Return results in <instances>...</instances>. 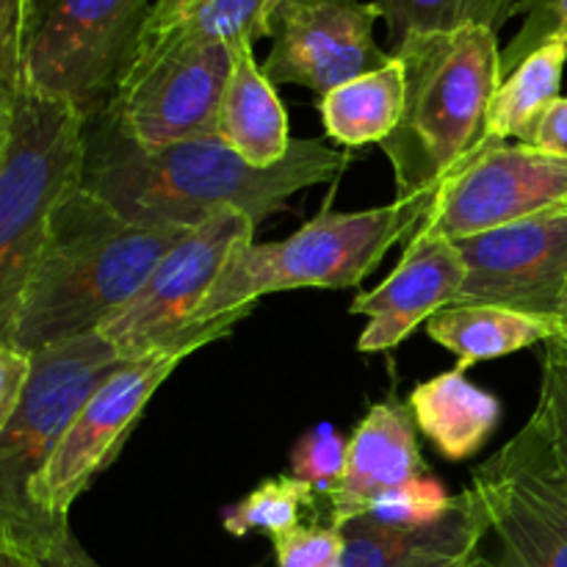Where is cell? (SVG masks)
<instances>
[{
	"instance_id": "d590c367",
	"label": "cell",
	"mask_w": 567,
	"mask_h": 567,
	"mask_svg": "<svg viewBox=\"0 0 567 567\" xmlns=\"http://www.w3.org/2000/svg\"><path fill=\"white\" fill-rule=\"evenodd\" d=\"M50 3H53V0H28V37H25V42L31 39V33L37 31V25L42 22L44 11L50 9ZM22 50H25V48H22Z\"/></svg>"
},
{
	"instance_id": "7a4b0ae2",
	"label": "cell",
	"mask_w": 567,
	"mask_h": 567,
	"mask_svg": "<svg viewBox=\"0 0 567 567\" xmlns=\"http://www.w3.org/2000/svg\"><path fill=\"white\" fill-rule=\"evenodd\" d=\"M192 227L138 225L75 186L53 210L22 291L11 343L33 354L86 336L144 286Z\"/></svg>"
},
{
	"instance_id": "6da1fadb",
	"label": "cell",
	"mask_w": 567,
	"mask_h": 567,
	"mask_svg": "<svg viewBox=\"0 0 567 567\" xmlns=\"http://www.w3.org/2000/svg\"><path fill=\"white\" fill-rule=\"evenodd\" d=\"M347 164L349 155L327 138H293L275 166L247 164L221 136L147 150L103 109L83 125L81 186L138 225L197 227L219 208L241 210L258 225Z\"/></svg>"
},
{
	"instance_id": "8992f818",
	"label": "cell",
	"mask_w": 567,
	"mask_h": 567,
	"mask_svg": "<svg viewBox=\"0 0 567 567\" xmlns=\"http://www.w3.org/2000/svg\"><path fill=\"white\" fill-rule=\"evenodd\" d=\"M83 125L86 116L64 100L14 86L11 133L0 158V338L9 343L53 210L81 186Z\"/></svg>"
},
{
	"instance_id": "d4e9b609",
	"label": "cell",
	"mask_w": 567,
	"mask_h": 567,
	"mask_svg": "<svg viewBox=\"0 0 567 567\" xmlns=\"http://www.w3.org/2000/svg\"><path fill=\"white\" fill-rule=\"evenodd\" d=\"M454 496H449L446 485L426 471L415 480L404 482L396 491L377 498L360 518L382 529L415 532L435 526L452 513Z\"/></svg>"
},
{
	"instance_id": "f546056e",
	"label": "cell",
	"mask_w": 567,
	"mask_h": 567,
	"mask_svg": "<svg viewBox=\"0 0 567 567\" xmlns=\"http://www.w3.org/2000/svg\"><path fill=\"white\" fill-rule=\"evenodd\" d=\"M31 354L0 338V432L22 404L28 380H31Z\"/></svg>"
},
{
	"instance_id": "277c9868",
	"label": "cell",
	"mask_w": 567,
	"mask_h": 567,
	"mask_svg": "<svg viewBox=\"0 0 567 567\" xmlns=\"http://www.w3.org/2000/svg\"><path fill=\"white\" fill-rule=\"evenodd\" d=\"M430 203L432 197H413L354 214H321L282 241L241 244L197 310L194 330L227 313H249L269 293L360 286L393 244L410 238Z\"/></svg>"
},
{
	"instance_id": "836d02e7",
	"label": "cell",
	"mask_w": 567,
	"mask_h": 567,
	"mask_svg": "<svg viewBox=\"0 0 567 567\" xmlns=\"http://www.w3.org/2000/svg\"><path fill=\"white\" fill-rule=\"evenodd\" d=\"M14 86L17 83L0 78V158H3V150L9 144L11 114H14Z\"/></svg>"
},
{
	"instance_id": "4dcf8cb0",
	"label": "cell",
	"mask_w": 567,
	"mask_h": 567,
	"mask_svg": "<svg viewBox=\"0 0 567 567\" xmlns=\"http://www.w3.org/2000/svg\"><path fill=\"white\" fill-rule=\"evenodd\" d=\"M28 37V0H0V78L17 83Z\"/></svg>"
},
{
	"instance_id": "484cf974",
	"label": "cell",
	"mask_w": 567,
	"mask_h": 567,
	"mask_svg": "<svg viewBox=\"0 0 567 567\" xmlns=\"http://www.w3.org/2000/svg\"><path fill=\"white\" fill-rule=\"evenodd\" d=\"M349 441L338 435L336 426L321 424L316 430L305 432L291 449V476L305 482L316 496L330 498L347 465Z\"/></svg>"
},
{
	"instance_id": "7402d4cb",
	"label": "cell",
	"mask_w": 567,
	"mask_h": 567,
	"mask_svg": "<svg viewBox=\"0 0 567 567\" xmlns=\"http://www.w3.org/2000/svg\"><path fill=\"white\" fill-rule=\"evenodd\" d=\"M565 64L567 39H551L507 72L487 109V142H524L537 116L559 97Z\"/></svg>"
},
{
	"instance_id": "2e32d148",
	"label": "cell",
	"mask_w": 567,
	"mask_h": 567,
	"mask_svg": "<svg viewBox=\"0 0 567 567\" xmlns=\"http://www.w3.org/2000/svg\"><path fill=\"white\" fill-rule=\"evenodd\" d=\"M421 474H426V465L410 410L396 402L374 404L349 437L343 476L327 498V524L341 529L377 498Z\"/></svg>"
},
{
	"instance_id": "5bb4252c",
	"label": "cell",
	"mask_w": 567,
	"mask_h": 567,
	"mask_svg": "<svg viewBox=\"0 0 567 567\" xmlns=\"http://www.w3.org/2000/svg\"><path fill=\"white\" fill-rule=\"evenodd\" d=\"M454 244L465 264V282L454 305H502L563 319L567 302V208Z\"/></svg>"
},
{
	"instance_id": "7c38bea8",
	"label": "cell",
	"mask_w": 567,
	"mask_h": 567,
	"mask_svg": "<svg viewBox=\"0 0 567 567\" xmlns=\"http://www.w3.org/2000/svg\"><path fill=\"white\" fill-rule=\"evenodd\" d=\"M197 349H175L127 360L94 388L33 482L31 498L48 518L70 524V509L78 496L114 463L155 391Z\"/></svg>"
},
{
	"instance_id": "603a6c76",
	"label": "cell",
	"mask_w": 567,
	"mask_h": 567,
	"mask_svg": "<svg viewBox=\"0 0 567 567\" xmlns=\"http://www.w3.org/2000/svg\"><path fill=\"white\" fill-rule=\"evenodd\" d=\"M388 25V42L396 50L404 39L452 33L463 28H498L513 17L518 0H374Z\"/></svg>"
},
{
	"instance_id": "8fae6325",
	"label": "cell",
	"mask_w": 567,
	"mask_h": 567,
	"mask_svg": "<svg viewBox=\"0 0 567 567\" xmlns=\"http://www.w3.org/2000/svg\"><path fill=\"white\" fill-rule=\"evenodd\" d=\"M563 208L567 158L524 142H487L435 188L421 227L449 241H465Z\"/></svg>"
},
{
	"instance_id": "5b68a950",
	"label": "cell",
	"mask_w": 567,
	"mask_h": 567,
	"mask_svg": "<svg viewBox=\"0 0 567 567\" xmlns=\"http://www.w3.org/2000/svg\"><path fill=\"white\" fill-rule=\"evenodd\" d=\"M31 358L25 396L0 432V551L44 559L70 524L48 518L33 504V482L94 388L127 360L97 330L39 349Z\"/></svg>"
},
{
	"instance_id": "3957f363",
	"label": "cell",
	"mask_w": 567,
	"mask_h": 567,
	"mask_svg": "<svg viewBox=\"0 0 567 567\" xmlns=\"http://www.w3.org/2000/svg\"><path fill=\"white\" fill-rule=\"evenodd\" d=\"M404 66V111L382 142L396 199L432 197L487 144V109L504 81L498 33L463 28L410 37L391 50Z\"/></svg>"
},
{
	"instance_id": "1f68e13d",
	"label": "cell",
	"mask_w": 567,
	"mask_h": 567,
	"mask_svg": "<svg viewBox=\"0 0 567 567\" xmlns=\"http://www.w3.org/2000/svg\"><path fill=\"white\" fill-rule=\"evenodd\" d=\"M524 144L543 150L557 158H567V97H557L526 133Z\"/></svg>"
},
{
	"instance_id": "d6a6232c",
	"label": "cell",
	"mask_w": 567,
	"mask_h": 567,
	"mask_svg": "<svg viewBox=\"0 0 567 567\" xmlns=\"http://www.w3.org/2000/svg\"><path fill=\"white\" fill-rule=\"evenodd\" d=\"M42 567H103V565H97L86 551H83V546L78 543V537L72 535L70 529L59 543H55L53 551L42 559Z\"/></svg>"
},
{
	"instance_id": "f1b7e54d",
	"label": "cell",
	"mask_w": 567,
	"mask_h": 567,
	"mask_svg": "<svg viewBox=\"0 0 567 567\" xmlns=\"http://www.w3.org/2000/svg\"><path fill=\"white\" fill-rule=\"evenodd\" d=\"M535 415L543 421V430L551 441L554 457L567 487V363L563 360L546 358L543 363L540 402H537Z\"/></svg>"
},
{
	"instance_id": "cb8c5ba5",
	"label": "cell",
	"mask_w": 567,
	"mask_h": 567,
	"mask_svg": "<svg viewBox=\"0 0 567 567\" xmlns=\"http://www.w3.org/2000/svg\"><path fill=\"white\" fill-rule=\"evenodd\" d=\"M316 493L305 482L288 476H271L255 487L249 496L221 513V526L227 535L247 537L252 532L277 537L299 526L305 507H313Z\"/></svg>"
},
{
	"instance_id": "83f0119b",
	"label": "cell",
	"mask_w": 567,
	"mask_h": 567,
	"mask_svg": "<svg viewBox=\"0 0 567 567\" xmlns=\"http://www.w3.org/2000/svg\"><path fill=\"white\" fill-rule=\"evenodd\" d=\"M277 567H341L343 532L336 526H293L271 537Z\"/></svg>"
},
{
	"instance_id": "4316f807",
	"label": "cell",
	"mask_w": 567,
	"mask_h": 567,
	"mask_svg": "<svg viewBox=\"0 0 567 567\" xmlns=\"http://www.w3.org/2000/svg\"><path fill=\"white\" fill-rule=\"evenodd\" d=\"M520 14V31L502 50L504 75L551 39H567V0H518L513 17Z\"/></svg>"
},
{
	"instance_id": "44dd1931",
	"label": "cell",
	"mask_w": 567,
	"mask_h": 567,
	"mask_svg": "<svg viewBox=\"0 0 567 567\" xmlns=\"http://www.w3.org/2000/svg\"><path fill=\"white\" fill-rule=\"evenodd\" d=\"M404 111V66L391 55L385 66L341 83L319 97L324 133L343 147L385 142Z\"/></svg>"
},
{
	"instance_id": "30bf717a",
	"label": "cell",
	"mask_w": 567,
	"mask_h": 567,
	"mask_svg": "<svg viewBox=\"0 0 567 567\" xmlns=\"http://www.w3.org/2000/svg\"><path fill=\"white\" fill-rule=\"evenodd\" d=\"M474 487L504 551V567H567V487L543 421L474 471Z\"/></svg>"
},
{
	"instance_id": "e575fe53",
	"label": "cell",
	"mask_w": 567,
	"mask_h": 567,
	"mask_svg": "<svg viewBox=\"0 0 567 567\" xmlns=\"http://www.w3.org/2000/svg\"><path fill=\"white\" fill-rule=\"evenodd\" d=\"M563 330H559V336L554 338V341L546 343V358H554V360H563L567 363V302H565V310H563Z\"/></svg>"
},
{
	"instance_id": "52a82bcc",
	"label": "cell",
	"mask_w": 567,
	"mask_h": 567,
	"mask_svg": "<svg viewBox=\"0 0 567 567\" xmlns=\"http://www.w3.org/2000/svg\"><path fill=\"white\" fill-rule=\"evenodd\" d=\"M255 238V221L236 208H219L186 233L144 280V286L97 327L122 360H142L175 349H203L233 330L244 310L194 330L197 310L227 258Z\"/></svg>"
},
{
	"instance_id": "ffe728a7",
	"label": "cell",
	"mask_w": 567,
	"mask_h": 567,
	"mask_svg": "<svg viewBox=\"0 0 567 567\" xmlns=\"http://www.w3.org/2000/svg\"><path fill=\"white\" fill-rule=\"evenodd\" d=\"M559 330V319L502 305H449L426 321L430 338L457 358L460 371H468L471 365L485 360L507 358L535 343L554 341Z\"/></svg>"
},
{
	"instance_id": "74e56055",
	"label": "cell",
	"mask_w": 567,
	"mask_h": 567,
	"mask_svg": "<svg viewBox=\"0 0 567 567\" xmlns=\"http://www.w3.org/2000/svg\"><path fill=\"white\" fill-rule=\"evenodd\" d=\"M468 567H504V565L493 563V559H485V557H476V559H474V563H471Z\"/></svg>"
},
{
	"instance_id": "9c48e42d",
	"label": "cell",
	"mask_w": 567,
	"mask_h": 567,
	"mask_svg": "<svg viewBox=\"0 0 567 567\" xmlns=\"http://www.w3.org/2000/svg\"><path fill=\"white\" fill-rule=\"evenodd\" d=\"M155 0H53L25 42L17 83L83 116L109 109Z\"/></svg>"
},
{
	"instance_id": "9a60e30c",
	"label": "cell",
	"mask_w": 567,
	"mask_h": 567,
	"mask_svg": "<svg viewBox=\"0 0 567 567\" xmlns=\"http://www.w3.org/2000/svg\"><path fill=\"white\" fill-rule=\"evenodd\" d=\"M463 282L465 264L457 244L419 225L388 280L352 299V316L369 319L358 349L369 354L396 349L421 321L457 302Z\"/></svg>"
},
{
	"instance_id": "ac0fdd59",
	"label": "cell",
	"mask_w": 567,
	"mask_h": 567,
	"mask_svg": "<svg viewBox=\"0 0 567 567\" xmlns=\"http://www.w3.org/2000/svg\"><path fill=\"white\" fill-rule=\"evenodd\" d=\"M421 435L449 463H465L482 452L502 421V402L452 369L413 388L408 399Z\"/></svg>"
},
{
	"instance_id": "ba28073f",
	"label": "cell",
	"mask_w": 567,
	"mask_h": 567,
	"mask_svg": "<svg viewBox=\"0 0 567 567\" xmlns=\"http://www.w3.org/2000/svg\"><path fill=\"white\" fill-rule=\"evenodd\" d=\"M230 70V44L197 42L147 22L109 114L147 150L219 136Z\"/></svg>"
},
{
	"instance_id": "e0dca14e",
	"label": "cell",
	"mask_w": 567,
	"mask_h": 567,
	"mask_svg": "<svg viewBox=\"0 0 567 567\" xmlns=\"http://www.w3.org/2000/svg\"><path fill=\"white\" fill-rule=\"evenodd\" d=\"M341 532V567H468L480 557L491 518L480 493L468 487L454 496L452 513L426 529L396 532L352 518Z\"/></svg>"
},
{
	"instance_id": "d6986e66",
	"label": "cell",
	"mask_w": 567,
	"mask_h": 567,
	"mask_svg": "<svg viewBox=\"0 0 567 567\" xmlns=\"http://www.w3.org/2000/svg\"><path fill=\"white\" fill-rule=\"evenodd\" d=\"M219 136L252 166H275L291 150L288 111L264 66L255 61L252 44H233V70L221 100Z\"/></svg>"
},
{
	"instance_id": "8d00e7d4",
	"label": "cell",
	"mask_w": 567,
	"mask_h": 567,
	"mask_svg": "<svg viewBox=\"0 0 567 567\" xmlns=\"http://www.w3.org/2000/svg\"><path fill=\"white\" fill-rule=\"evenodd\" d=\"M0 567H42V559H33L14 551H0Z\"/></svg>"
},
{
	"instance_id": "4fadbf2b",
	"label": "cell",
	"mask_w": 567,
	"mask_h": 567,
	"mask_svg": "<svg viewBox=\"0 0 567 567\" xmlns=\"http://www.w3.org/2000/svg\"><path fill=\"white\" fill-rule=\"evenodd\" d=\"M377 3L363 0H277L269 17L271 50L264 66L271 83H293L324 97L341 83L391 61L377 44Z\"/></svg>"
}]
</instances>
